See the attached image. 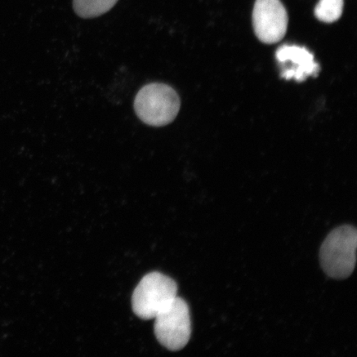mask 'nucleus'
I'll return each instance as SVG.
<instances>
[{"instance_id": "nucleus-1", "label": "nucleus", "mask_w": 357, "mask_h": 357, "mask_svg": "<svg viewBox=\"0 0 357 357\" xmlns=\"http://www.w3.org/2000/svg\"><path fill=\"white\" fill-rule=\"evenodd\" d=\"M177 92L168 84L151 83L142 87L134 100V110L149 126L163 127L174 121L180 111Z\"/></svg>"}, {"instance_id": "nucleus-2", "label": "nucleus", "mask_w": 357, "mask_h": 357, "mask_svg": "<svg viewBox=\"0 0 357 357\" xmlns=\"http://www.w3.org/2000/svg\"><path fill=\"white\" fill-rule=\"evenodd\" d=\"M357 231L346 225L334 229L320 249V262L329 278L346 279L354 272L356 263Z\"/></svg>"}, {"instance_id": "nucleus-3", "label": "nucleus", "mask_w": 357, "mask_h": 357, "mask_svg": "<svg viewBox=\"0 0 357 357\" xmlns=\"http://www.w3.org/2000/svg\"><path fill=\"white\" fill-rule=\"evenodd\" d=\"M177 284L159 272L147 274L132 294L134 314L142 319H155L177 297Z\"/></svg>"}, {"instance_id": "nucleus-4", "label": "nucleus", "mask_w": 357, "mask_h": 357, "mask_svg": "<svg viewBox=\"0 0 357 357\" xmlns=\"http://www.w3.org/2000/svg\"><path fill=\"white\" fill-rule=\"evenodd\" d=\"M155 335L163 347L169 351H178L189 342L191 319L187 303L180 297L155 317Z\"/></svg>"}, {"instance_id": "nucleus-5", "label": "nucleus", "mask_w": 357, "mask_h": 357, "mask_svg": "<svg viewBox=\"0 0 357 357\" xmlns=\"http://www.w3.org/2000/svg\"><path fill=\"white\" fill-rule=\"evenodd\" d=\"M288 13L280 0H257L254 4V31L261 42L274 44L287 32Z\"/></svg>"}, {"instance_id": "nucleus-6", "label": "nucleus", "mask_w": 357, "mask_h": 357, "mask_svg": "<svg viewBox=\"0 0 357 357\" xmlns=\"http://www.w3.org/2000/svg\"><path fill=\"white\" fill-rule=\"evenodd\" d=\"M276 58L280 63H291L290 68L284 69L281 77L285 79H294L298 82L319 73V66L314 61L312 53L305 47L284 45L276 52Z\"/></svg>"}, {"instance_id": "nucleus-7", "label": "nucleus", "mask_w": 357, "mask_h": 357, "mask_svg": "<svg viewBox=\"0 0 357 357\" xmlns=\"http://www.w3.org/2000/svg\"><path fill=\"white\" fill-rule=\"evenodd\" d=\"M119 0H73L74 10L83 19H91L109 12Z\"/></svg>"}, {"instance_id": "nucleus-8", "label": "nucleus", "mask_w": 357, "mask_h": 357, "mask_svg": "<svg viewBox=\"0 0 357 357\" xmlns=\"http://www.w3.org/2000/svg\"><path fill=\"white\" fill-rule=\"evenodd\" d=\"M344 2L343 0H319L314 15L319 21L332 24L340 19Z\"/></svg>"}]
</instances>
